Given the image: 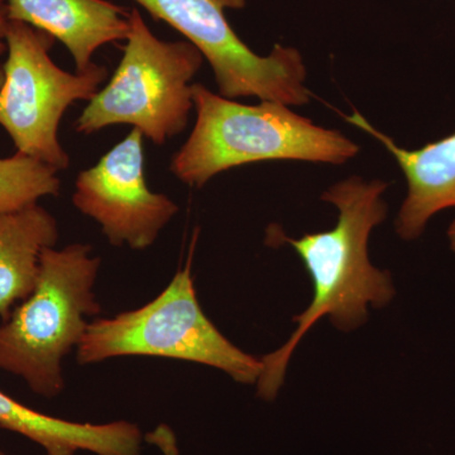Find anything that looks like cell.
<instances>
[{
  "mask_svg": "<svg viewBox=\"0 0 455 455\" xmlns=\"http://www.w3.org/2000/svg\"><path fill=\"white\" fill-rule=\"evenodd\" d=\"M387 188L381 180L367 182L352 176L328 188L322 199L339 212L337 226L328 232L293 239L276 226L269 227L266 243L291 245L309 272L314 295L307 309L292 317L296 329L290 339L260 358L262 372L256 385L263 400L277 396L293 350L322 317L329 316L341 331H352L367 322L368 307L379 309L395 298L390 272L374 267L368 259L371 232L387 217L382 199Z\"/></svg>",
  "mask_w": 455,
  "mask_h": 455,
  "instance_id": "1",
  "label": "cell"
},
{
  "mask_svg": "<svg viewBox=\"0 0 455 455\" xmlns=\"http://www.w3.org/2000/svg\"><path fill=\"white\" fill-rule=\"evenodd\" d=\"M196 123L170 170L190 187L202 188L218 173L266 161L341 164L359 152L340 132L325 130L278 101L245 106L193 84Z\"/></svg>",
  "mask_w": 455,
  "mask_h": 455,
  "instance_id": "2",
  "label": "cell"
},
{
  "mask_svg": "<svg viewBox=\"0 0 455 455\" xmlns=\"http://www.w3.org/2000/svg\"><path fill=\"white\" fill-rule=\"evenodd\" d=\"M100 265L89 244L42 252L35 290L0 325V370L42 397L61 394L62 361L82 343L86 319L101 311L94 292Z\"/></svg>",
  "mask_w": 455,
  "mask_h": 455,
  "instance_id": "3",
  "label": "cell"
},
{
  "mask_svg": "<svg viewBox=\"0 0 455 455\" xmlns=\"http://www.w3.org/2000/svg\"><path fill=\"white\" fill-rule=\"evenodd\" d=\"M191 257L155 300L90 323L76 348L77 363L125 355L172 358L218 368L238 383L256 385L262 362L228 340L205 315L197 301Z\"/></svg>",
  "mask_w": 455,
  "mask_h": 455,
  "instance_id": "4",
  "label": "cell"
},
{
  "mask_svg": "<svg viewBox=\"0 0 455 455\" xmlns=\"http://www.w3.org/2000/svg\"><path fill=\"white\" fill-rule=\"evenodd\" d=\"M123 57L106 88L99 90L75 123L92 134L114 124L132 125L156 145L187 130L194 108L193 82L204 56L188 41L156 37L137 8Z\"/></svg>",
  "mask_w": 455,
  "mask_h": 455,
  "instance_id": "5",
  "label": "cell"
},
{
  "mask_svg": "<svg viewBox=\"0 0 455 455\" xmlns=\"http://www.w3.org/2000/svg\"><path fill=\"white\" fill-rule=\"evenodd\" d=\"M55 41L35 27L8 20L0 125L17 152L64 171L70 166V157L59 140L60 123L75 101H90L98 94L108 68L92 64L84 73L62 70L50 56Z\"/></svg>",
  "mask_w": 455,
  "mask_h": 455,
  "instance_id": "6",
  "label": "cell"
},
{
  "mask_svg": "<svg viewBox=\"0 0 455 455\" xmlns=\"http://www.w3.org/2000/svg\"><path fill=\"white\" fill-rule=\"evenodd\" d=\"M155 20H163L193 44L214 73L221 97H256L284 106L310 101L307 68L293 47L275 44L259 56L228 22V9H243L247 0H134Z\"/></svg>",
  "mask_w": 455,
  "mask_h": 455,
  "instance_id": "7",
  "label": "cell"
},
{
  "mask_svg": "<svg viewBox=\"0 0 455 455\" xmlns=\"http://www.w3.org/2000/svg\"><path fill=\"white\" fill-rule=\"evenodd\" d=\"M143 133H131L95 166L77 175L74 205L97 221L110 244L142 251L151 247L179 206L147 187Z\"/></svg>",
  "mask_w": 455,
  "mask_h": 455,
  "instance_id": "8",
  "label": "cell"
},
{
  "mask_svg": "<svg viewBox=\"0 0 455 455\" xmlns=\"http://www.w3.org/2000/svg\"><path fill=\"white\" fill-rule=\"evenodd\" d=\"M343 118L379 140L405 175L407 196L395 223L401 238L414 241L423 235L431 217L455 208V133L419 149H406L377 131L361 113Z\"/></svg>",
  "mask_w": 455,
  "mask_h": 455,
  "instance_id": "9",
  "label": "cell"
},
{
  "mask_svg": "<svg viewBox=\"0 0 455 455\" xmlns=\"http://www.w3.org/2000/svg\"><path fill=\"white\" fill-rule=\"evenodd\" d=\"M8 20L49 33L73 56L76 73L108 44L127 40L130 12L108 0H5Z\"/></svg>",
  "mask_w": 455,
  "mask_h": 455,
  "instance_id": "10",
  "label": "cell"
},
{
  "mask_svg": "<svg viewBox=\"0 0 455 455\" xmlns=\"http://www.w3.org/2000/svg\"><path fill=\"white\" fill-rule=\"evenodd\" d=\"M0 427L20 434L46 455H140L142 433L136 424H82L41 414L0 391Z\"/></svg>",
  "mask_w": 455,
  "mask_h": 455,
  "instance_id": "11",
  "label": "cell"
},
{
  "mask_svg": "<svg viewBox=\"0 0 455 455\" xmlns=\"http://www.w3.org/2000/svg\"><path fill=\"white\" fill-rule=\"evenodd\" d=\"M55 217L38 204L0 215V317L7 322L18 301L35 290L41 254L55 247Z\"/></svg>",
  "mask_w": 455,
  "mask_h": 455,
  "instance_id": "12",
  "label": "cell"
},
{
  "mask_svg": "<svg viewBox=\"0 0 455 455\" xmlns=\"http://www.w3.org/2000/svg\"><path fill=\"white\" fill-rule=\"evenodd\" d=\"M55 169L23 154L0 158V215L22 211L44 196H57L61 181Z\"/></svg>",
  "mask_w": 455,
  "mask_h": 455,
  "instance_id": "13",
  "label": "cell"
},
{
  "mask_svg": "<svg viewBox=\"0 0 455 455\" xmlns=\"http://www.w3.org/2000/svg\"><path fill=\"white\" fill-rule=\"evenodd\" d=\"M8 17L5 11V0H0V55L7 51L5 47V31H7Z\"/></svg>",
  "mask_w": 455,
  "mask_h": 455,
  "instance_id": "14",
  "label": "cell"
},
{
  "mask_svg": "<svg viewBox=\"0 0 455 455\" xmlns=\"http://www.w3.org/2000/svg\"><path fill=\"white\" fill-rule=\"evenodd\" d=\"M448 238L449 242H451V248L453 250V252H455V220L451 223V226L449 227Z\"/></svg>",
  "mask_w": 455,
  "mask_h": 455,
  "instance_id": "15",
  "label": "cell"
},
{
  "mask_svg": "<svg viewBox=\"0 0 455 455\" xmlns=\"http://www.w3.org/2000/svg\"><path fill=\"white\" fill-rule=\"evenodd\" d=\"M3 80H4V71H3V65L0 64V86H2Z\"/></svg>",
  "mask_w": 455,
  "mask_h": 455,
  "instance_id": "16",
  "label": "cell"
},
{
  "mask_svg": "<svg viewBox=\"0 0 455 455\" xmlns=\"http://www.w3.org/2000/svg\"><path fill=\"white\" fill-rule=\"evenodd\" d=\"M0 455H5L4 453H2V451H0Z\"/></svg>",
  "mask_w": 455,
  "mask_h": 455,
  "instance_id": "17",
  "label": "cell"
}]
</instances>
